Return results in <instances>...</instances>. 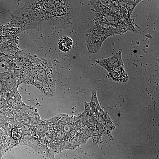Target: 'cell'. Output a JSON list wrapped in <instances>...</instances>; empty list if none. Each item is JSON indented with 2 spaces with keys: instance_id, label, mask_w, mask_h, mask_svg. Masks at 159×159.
Returning <instances> with one entry per match:
<instances>
[{
  "instance_id": "6da1fadb",
  "label": "cell",
  "mask_w": 159,
  "mask_h": 159,
  "mask_svg": "<svg viewBox=\"0 0 159 159\" xmlns=\"http://www.w3.org/2000/svg\"><path fill=\"white\" fill-rule=\"evenodd\" d=\"M112 36L109 32L94 24L86 32L85 38L88 52L95 54L100 49L102 43L108 37Z\"/></svg>"
},
{
  "instance_id": "7a4b0ae2",
  "label": "cell",
  "mask_w": 159,
  "mask_h": 159,
  "mask_svg": "<svg viewBox=\"0 0 159 159\" xmlns=\"http://www.w3.org/2000/svg\"><path fill=\"white\" fill-rule=\"evenodd\" d=\"M98 64L110 72L123 67L121 53L118 52L113 56L100 60Z\"/></svg>"
},
{
  "instance_id": "3957f363",
  "label": "cell",
  "mask_w": 159,
  "mask_h": 159,
  "mask_svg": "<svg viewBox=\"0 0 159 159\" xmlns=\"http://www.w3.org/2000/svg\"><path fill=\"white\" fill-rule=\"evenodd\" d=\"M108 77L113 81L120 82H125L128 80V76L124 67L108 72Z\"/></svg>"
},
{
  "instance_id": "277c9868",
  "label": "cell",
  "mask_w": 159,
  "mask_h": 159,
  "mask_svg": "<svg viewBox=\"0 0 159 159\" xmlns=\"http://www.w3.org/2000/svg\"><path fill=\"white\" fill-rule=\"evenodd\" d=\"M9 141L7 135L0 126V159L9 148L8 143Z\"/></svg>"
},
{
  "instance_id": "5b68a950",
  "label": "cell",
  "mask_w": 159,
  "mask_h": 159,
  "mask_svg": "<svg viewBox=\"0 0 159 159\" xmlns=\"http://www.w3.org/2000/svg\"><path fill=\"white\" fill-rule=\"evenodd\" d=\"M58 44L60 49L64 52H66L71 49L73 44V41L70 37L64 36L59 40Z\"/></svg>"
},
{
  "instance_id": "8992f818",
  "label": "cell",
  "mask_w": 159,
  "mask_h": 159,
  "mask_svg": "<svg viewBox=\"0 0 159 159\" xmlns=\"http://www.w3.org/2000/svg\"><path fill=\"white\" fill-rule=\"evenodd\" d=\"M11 137L16 140H18L21 138L22 134V130L19 127H15L12 128L10 132Z\"/></svg>"
},
{
  "instance_id": "52a82bcc",
  "label": "cell",
  "mask_w": 159,
  "mask_h": 159,
  "mask_svg": "<svg viewBox=\"0 0 159 159\" xmlns=\"http://www.w3.org/2000/svg\"><path fill=\"white\" fill-rule=\"evenodd\" d=\"M140 1V0H127L125 6L126 11L130 14L132 12L133 9Z\"/></svg>"
}]
</instances>
